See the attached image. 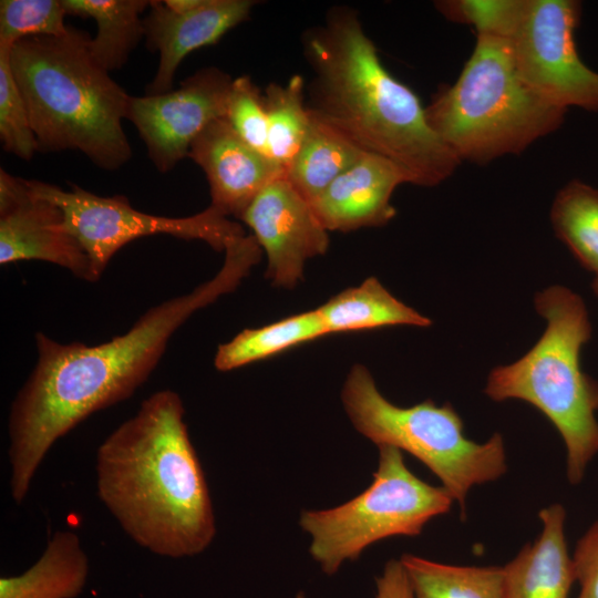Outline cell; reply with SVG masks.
Here are the masks:
<instances>
[{
  "label": "cell",
  "instance_id": "19",
  "mask_svg": "<svg viewBox=\"0 0 598 598\" xmlns=\"http://www.w3.org/2000/svg\"><path fill=\"white\" fill-rule=\"evenodd\" d=\"M327 333L394 326L430 327L432 321L394 297L377 278L348 288L317 308Z\"/></svg>",
  "mask_w": 598,
  "mask_h": 598
},
{
  "label": "cell",
  "instance_id": "23",
  "mask_svg": "<svg viewBox=\"0 0 598 598\" xmlns=\"http://www.w3.org/2000/svg\"><path fill=\"white\" fill-rule=\"evenodd\" d=\"M327 334L318 309L309 310L260 328L243 330L218 346L214 364L218 371H230Z\"/></svg>",
  "mask_w": 598,
  "mask_h": 598
},
{
  "label": "cell",
  "instance_id": "20",
  "mask_svg": "<svg viewBox=\"0 0 598 598\" xmlns=\"http://www.w3.org/2000/svg\"><path fill=\"white\" fill-rule=\"evenodd\" d=\"M305 138L286 169V178L312 204L326 188L365 152L310 112Z\"/></svg>",
  "mask_w": 598,
  "mask_h": 598
},
{
  "label": "cell",
  "instance_id": "26",
  "mask_svg": "<svg viewBox=\"0 0 598 598\" xmlns=\"http://www.w3.org/2000/svg\"><path fill=\"white\" fill-rule=\"evenodd\" d=\"M61 0H1L0 44L29 37H63L70 27Z\"/></svg>",
  "mask_w": 598,
  "mask_h": 598
},
{
  "label": "cell",
  "instance_id": "1",
  "mask_svg": "<svg viewBox=\"0 0 598 598\" xmlns=\"http://www.w3.org/2000/svg\"><path fill=\"white\" fill-rule=\"evenodd\" d=\"M216 276L148 309L124 334L101 344L35 334L37 364L9 414L10 493L21 504L53 444L91 414L122 402L155 369L173 333L197 310L234 291L261 257L252 235L233 238Z\"/></svg>",
  "mask_w": 598,
  "mask_h": 598
},
{
  "label": "cell",
  "instance_id": "5",
  "mask_svg": "<svg viewBox=\"0 0 598 598\" xmlns=\"http://www.w3.org/2000/svg\"><path fill=\"white\" fill-rule=\"evenodd\" d=\"M535 308L546 320L536 344L520 359L494 368L485 394L493 401H525L556 427L566 447V475L577 485L598 453V382L580 367V350L591 338L581 297L563 286L536 293Z\"/></svg>",
  "mask_w": 598,
  "mask_h": 598
},
{
  "label": "cell",
  "instance_id": "21",
  "mask_svg": "<svg viewBox=\"0 0 598 598\" xmlns=\"http://www.w3.org/2000/svg\"><path fill=\"white\" fill-rule=\"evenodd\" d=\"M66 14L96 21L97 33L90 51L107 72L121 69L144 37L141 16L150 0H61Z\"/></svg>",
  "mask_w": 598,
  "mask_h": 598
},
{
  "label": "cell",
  "instance_id": "6",
  "mask_svg": "<svg viewBox=\"0 0 598 598\" xmlns=\"http://www.w3.org/2000/svg\"><path fill=\"white\" fill-rule=\"evenodd\" d=\"M567 110L520 76L508 39L477 34L458 79L425 107L430 127L460 161L486 164L519 154L558 130Z\"/></svg>",
  "mask_w": 598,
  "mask_h": 598
},
{
  "label": "cell",
  "instance_id": "7",
  "mask_svg": "<svg viewBox=\"0 0 598 598\" xmlns=\"http://www.w3.org/2000/svg\"><path fill=\"white\" fill-rule=\"evenodd\" d=\"M343 409L364 437L392 446L422 462L464 512L466 497L476 486L502 477L507 471L504 439L494 433L477 443L464 434V423L450 403L426 400L402 408L379 391L369 369L354 364L341 390Z\"/></svg>",
  "mask_w": 598,
  "mask_h": 598
},
{
  "label": "cell",
  "instance_id": "18",
  "mask_svg": "<svg viewBox=\"0 0 598 598\" xmlns=\"http://www.w3.org/2000/svg\"><path fill=\"white\" fill-rule=\"evenodd\" d=\"M87 576L89 558L79 536L58 530L31 567L0 578V598H76Z\"/></svg>",
  "mask_w": 598,
  "mask_h": 598
},
{
  "label": "cell",
  "instance_id": "30",
  "mask_svg": "<svg viewBox=\"0 0 598 598\" xmlns=\"http://www.w3.org/2000/svg\"><path fill=\"white\" fill-rule=\"evenodd\" d=\"M571 560L578 598H598V520L579 538Z\"/></svg>",
  "mask_w": 598,
  "mask_h": 598
},
{
  "label": "cell",
  "instance_id": "12",
  "mask_svg": "<svg viewBox=\"0 0 598 598\" xmlns=\"http://www.w3.org/2000/svg\"><path fill=\"white\" fill-rule=\"evenodd\" d=\"M239 219L266 254V277L277 287H296L305 262L329 247L328 230L286 176L264 187Z\"/></svg>",
  "mask_w": 598,
  "mask_h": 598
},
{
  "label": "cell",
  "instance_id": "27",
  "mask_svg": "<svg viewBox=\"0 0 598 598\" xmlns=\"http://www.w3.org/2000/svg\"><path fill=\"white\" fill-rule=\"evenodd\" d=\"M11 48L0 44V138L4 151L29 161L39 151V144L11 70Z\"/></svg>",
  "mask_w": 598,
  "mask_h": 598
},
{
  "label": "cell",
  "instance_id": "10",
  "mask_svg": "<svg viewBox=\"0 0 598 598\" xmlns=\"http://www.w3.org/2000/svg\"><path fill=\"white\" fill-rule=\"evenodd\" d=\"M581 6L574 0H525L508 39L524 81L551 104L598 112V73L580 59L575 30Z\"/></svg>",
  "mask_w": 598,
  "mask_h": 598
},
{
  "label": "cell",
  "instance_id": "13",
  "mask_svg": "<svg viewBox=\"0 0 598 598\" xmlns=\"http://www.w3.org/2000/svg\"><path fill=\"white\" fill-rule=\"evenodd\" d=\"M61 208L30 189L27 179L0 169V264L43 260L94 281L90 260L64 228Z\"/></svg>",
  "mask_w": 598,
  "mask_h": 598
},
{
  "label": "cell",
  "instance_id": "24",
  "mask_svg": "<svg viewBox=\"0 0 598 598\" xmlns=\"http://www.w3.org/2000/svg\"><path fill=\"white\" fill-rule=\"evenodd\" d=\"M550 220L580 265L598 275V189L569 182L554 199Z\"/></svg>",
  "mask_w": 598,
  "mask_h": 598
},
{
  "label": "cell",
  "instance_id": "25",
  "mask_svg": "<svg viewBox=\"0 0 598 598\" xmlns=\"http://www.w3.org/2000/svg\"><path fill=\"white\" fill-rule=\"evenodd\" d=\"M264 103L268 155L286 172L310 123L303 78L296 74L285 84L269 83L265 90Z\"/></svg>",
  "mask_w": 598,
  "mask_h": 598
},
{
  "label": "cell",
  "instance_id": "29",
  "mask_svg": "<svg viewBox=\"0 0 598 598\" xmlns=\"http://www.w3.org/2000/svg\"><path fill=\"white\" fill-rule=\"evenodd\" d=\"M225 118L248 145L268 155L264 94L249 75L233 80Z\"/></svg>",
  "mask_w": 598,
  "mask_h": 598
},
{
  "label": "cell",
  "instance_id": "32",
  "mask_svg": "<svg viewBox=\"0 0 598 598\" xmlns=\"http://www.w3.org/2000/svg\"><path fill=\"white\" fill-rule=\"evenodd\" d=\"M205 0H164V4L176 13H187L198 9Z\"/></svg>",
  "mask_w": 598,
  "mask_h": 598
},
{
  "label": "cell",
  "instance_id": "22",
  "mask_svg": "<svg viewBox=\"0 0 598 598\" xmlns=\"http://www.w3.org/2000/svg\"><path fill=\"white\" fill-rule=\"evenodd\" d=\"M414 598H504L503 566H456L412 554L399 558Z\"/></svg>",
  "mask_w": 598,
  "mask_h": 598
},
{
  "label": "cell",
  "instance_id": "2",
  "mask_svg": "<svg viewBox=\"0 0 598 598\" xmlns=\"http://www.w3.org/2000/svg\"><path fill=\"white\" fill-rule=\"evenodd\" d=\"M182 398L157 391L100 444V501L133 542L162 557H193L216 535L213 502Z\"/></svg>",
  "mask_w": 598,
  "mask_h": 598
},
{
  "label": "cell",
  "instance_id": "9",
  "mask_svg": "<svg viewBox=\"0 0 598 598\" xmlns=\"http://www.w3.org/2000/svg\"><path fill=\"white\" fill-rule=\"evenodd\" d=\"M35 195L58 205L64 215L63 228L85 251L96 281L115 252L134 239L166 234L182 239H199L224 251L243 227L208 206L188 217H163L142 213L122 195L103 197L75 184L64 190L55 185L27 179Z\"/></svg>",
  "mask_w": 598,
  "mask_h": 598
},
{
  "label": "cell",
  "instance_id": "31",
  "mask_svg": "<svg viewBox=\"0 0 598 598\" xmlns=\"http://www.w3.org/2000/svg\"><path fill=\"white\" fill-rule=\"evenodd\" d=\"M375 598H414L400 559H390L375 578Z\"/></svg>",
  "mask_w": 598,
  "mask_h": 598
},
{
  "label": "cell",
  "instance_id": "4",
  "mask_svg": "<svg viewBox=\"0 0 598 598\" xmlns=\"http://www.w3.org/2000/svg\"><path fill=\"white\" fill-rule=\"evenodd\" d=\"M90 34L29 37L10 50V64L39 151L78 150L106 171L132 157L122 121L131 95L101 68Z\"/></svg>",
  "mask_w": 598,
  "mask_h": 598
},
{
  "label": "cell",
  "instance_id": "34",
  "mask_svg": "<svg viewBox=\"0 0 598 598\" xmlns=\"http://www.w3.org/2000/svg\"><path fill=\"white\" fill-rule=\"evenodd\" d=\"M295 598H307L306 594L303 591H299L296 594Z\"/></svg>",
  "mask_w": 598,
  "mask_h": 598
},
{
  "label": "cell",
  "instance_id": "33",
  "mask_svg": "<svg viewBox=\"0 0 598 598\" xmlns=\"http://www.w3.org/2000/svg\"><path fill=\"white\" fill-rule=\"evenodd\" d=\"M591 287H592V290H594L595 295L598 297V275H596V278L592 281Z\"/></svg>",
  "mask_w": 598,
  "mask_h": 598
},
{
  "label": "cell",
  "instance_id": "17",
  "mask_svg": "<svg viewBox=\"0 0 598 598\" xmlns=\"http://www.w3.org/2000/svg\"><path fill=\"white\" fill-rule=\"evenodd\" d=\"M543 528L505 566L504 598H568L575 582L566 536V511L551 504L538 513Z\"/></svg>",
  "mask_w": 598,
  "mask_h": 598
},
{
  "label": "cell",
  "instance_id": "14",
  "mask_svg": "<svg viewBox=\"0 0 598 598\" xmlns=\"http://www.w3.org/2000/svg\"><path fill=\"white\" fill-rule=\"evenodd\" d=\"M187 156L204 171L212 203L224 216L243 213L285 169L268 155L248 145L225 117L210 122L190 143Z\"/></svg>",
  "mask_w": 598,
  "mask_h": 598
},
{
  "label": "cell",
  "instance_id": "11",
  "mask_svg": "<svg viewBox=\"0 0 598 598\" xmlns=\"http://www.w3.org/2000/svg\"><path fill=\"white\" fill-rule=\"evenodd\" d=\"M233 80L215 68L200 69L177 90L164 94L131 96L126 111L161 173L187 156L194 138L213 121L225 117Z\"/></svg>",
  "mask_w": 598,
  "mask_h": 598
},
{
  "label": "cell",
  "instance_id": "3",
  "mask_svg": "<svg viewBox=\"0 0 598 598\" xmlns=\"http://www.w3.org/2000/svg\"><path fill=\"white\" fill-rule=\"evenodd\" d=\"M303 43L312 115L394 163L410 184L431 187L454 173L461 161L430 127L417 95L384 68L357 11L331 9Z\"/></svg>",
  "mask_w": 598,
  "mask_h": 598
},
{
  "label": "cell",
  "instance_id": "28",
  "mask_svg": "<svg viewBox=\"0 0 598 598\" xmlns=\"http://www.w3.org/2000/svg\"><path fill=\"white\" fill-rule=\"evenodd\" d=\"M435 7L448 20L471 24L477 34L509 39L525 7V0H446Z\"/></svg>",
  "mask_w": 598,
  "mask_h": 598
},
{
  "label": "cell",
  "instance_id": "16",
  "mask_svg": "<svg viewBox=\"0 0 598 598\" xmlns=\"http://www.w3.org/2000/svg\"><path fill=\"white\" fill-rule=\"evenodd\" d=\"M404 183H408V178L394 163L364 153L311 206L328 231L380 227L396 215L391 197L395 188Z\"/></svg>",
  "mask_w": 598,
  "mask_h": 598
},
{
  "label": "cell",
  "instance_id": "15",
  "mask_svg": "<svg viewBox=\"0 0 598 598\" xmlns=\"http://www.w3.org/2000/svg\"><path fill=\"white\" fill-rule=\"evenodd\" d=\"M256 3L252 0H205L194 11L176 13L164 1L152 0L150 12L143 19L144 37L148 50L159 53V63L154 79L145 87L146 95L172 91L176 70L186 55L217 43L249 18Z\"/></svg>",
  "mask_w": 598,
  "mask_h": 598
},
{
  "label": "cell",
  "instance_id": "8",
  "mask_svg": "<svg viewBox=\"0 0 598 598\" xmlns=\"http://www.w3.org/2000/svg\"><path fill=\"white\" fill-rule=\"evenodd\" d=\"M378 448L373 481L362 493L336 507L300 514L299 525L311 539L309 553L328 576L377 542L420 535L454 503L442 485H431L413 474L400 450Z\"/></svg>",
  "mask_w": 598,
  "mask_h": 598
}]
</instances>
